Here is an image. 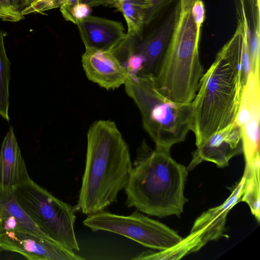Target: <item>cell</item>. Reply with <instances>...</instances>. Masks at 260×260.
<instances>
[{"label":"cell","mask_w":260,"mask_h":260,"mask_svg":"<svg viewBox=\"0 0 260 260\" xmlns=\"http://www.w3.org/2000/svg\"><path fill=\"white\" fill-rule=\"evenodd\" d=\"M15 252L29 260H82L76 255L46 238L28 233H18L9 240Z\"/></svg>","instance_id":"15"},{"label":"cell","mask_w":260,"mask_h":260,"mask_svg":"<svg viewBox=\"0 0 260 260\" xmlns=\"http://www.w3.org/2000/svg\"><path fill=\"white\" fill-rule=\"evenodd\" d=\"M150 7L144 0H118L116 8L125 18L128 36L136 38L140 36L145 25L146 11Z\"/></svg>","instance_id":"18"},{"label":"cell","mask_w":260,"mask_h":260,"mask_svg":"<svg viewBox=\"0 0 260 260\" xmlns=\"http://www.w3.org/2000/svg\"><path fill=\"white\" fill-rule=\"evenodd\" d=\"M10 62L4 45V36L0 28V116L9 121V82Z\"/></svg>","instance_id":"19"},{"label":"cell","mask_w":260,"mask_h":260,"mask_svg":"<svg viewBox=\"0 0 260 260\" xmlns=\"http://www.w3.org/2000/svg\"><path fill=\"white\" fill-rule=\"evenodd\" d=\"M12 191L24 211L48 238L70 251L80 250L74 231V207L31 178Z\"/></svg>","instance_id":"6"},{"label":"cell","mask_w":260,"mask_h":260,"mask_svg":"<svg viewBox=\"0 0 260 260\" xmlns=\"http://www.w3.org/2000/svg\"><path fill=\"white\" fill-rule=\"evenodd\" d=\"M4 250L14 252L15 248L6 236L0 234V251Z\"/></svg>","instance_id":"26"},{"label":"cell","mask_w":260,"mask_h":260,"mask_svg":"<svg viewBox=\"0 0 260 260\" xmlns=\"http://www.w3.org/2000/svg\"><path fill=\"white\" fill-rule=\"evenodd\" d=\"M179 7L178 1L161 24L145 39L136 42L135 37L128 36L129 49L144 60V70L140 75H155L170 39Z\"/></svg>","instance_id":"11"},{"label":"cell","mask_w":260,"mask_h":260,"mask_svg":"<svg viewBox=\"0 0 260 260\" xmlns=\"http://www.w3.org/2000/svg\"><path fill=\"white\" fill-rule=\"evenodd\" d=\"M90 7L78 2L73 5L62 16L67 21L77 24L78 22L90 15Z\"/></svg>","instance_id":"21"},{"label":"cell","mask_w":260,"mask_h":260,"mask_svg":"<svg viewBox=\"0 0 260 260\" xmlns=\"http://www.w3.org/2000/svg\"><path fill=\"white\" fill-rule=\"evenodd\" d=\"M81 63L88 80L108 90L124 85L129 76L112 51L85 49Z\"/></svg>","instance_id":"10"},{"label":"cell","mask_w":260,"mask_h":260,"mask_svg":"<svg viewBox=\"0 0 260 260\" xmlns=\"http://www.w3.org/2000/svg\"><path fill=\"white\" fill-rule=\"evenodd\" d=\"M187 174V168L175 160L170 150L153 149L143 140L124 189L125 205L150 216H178L187 202L184 193Z\"/></svg>","instance_id":"3"},{"label":"cell","mask_w":260,"mask_h":260,"mask_svg":"<svg viewBox=\"0 0 260 260\" xmlns=\"http://www.w3.org/2000/svg\"><path fill=\"white\" fill-rule=\"evenodd\" d=\"M78 2L85 4L90 7L102 5L116 8L118 0H78Z\"/></svg>","instance_id":"25"},{"label":"cell","mask_w":260,"mask_h":260,"mask_svg":"<svg viewBox=\"0 0 260 260\" xmlns=\"http://www.w3.org/2000/svg\"><path fill=\"white\" fill-rule=\"evenodd\" d=\"M67 0H34L21 11L23 16L31 13H43L46 11L60 8Z\"/></svg>","instance_id":"20"},{"label":"cell","mask_w":260,"mask_h":260,"mask_svg":"<svg viewBox=\"0 0 260 260\" xmlns=\"http://www.w3.org/2000/svg\"><path fill=\"white\" fill-rule=\"evenodd\" d=\"M191 10L197 30L200 32L201 26L205 17V9L203 1L196 0L194 1Z\"/></svg>","instance_id":"24"},{"label":"cell","mask_w":260,"mask_h":260,"mask_svg":"<svg viewBox=\"0 0 260 260\" xmlns=\"http://www.w3.org/2000/svg\"><path fill=\"white\" fill-rule=\"evenodd\" d=\"M124 85L155 147L170 150L174 145L185 140L192 131L191 103L180 104L169 99L157 88L153 76L129 75Z\"/></svg>","instance_id":"5"},{"label":"cell","mask_w":260,"mask_h":260,"mask_svg":"<svg viewBox=\"0 0 260 260\" xmlns=\"http://www.w3.org/2000/svg\"><path fill=\"white\" fill-rule=\"evenodd\" d=\"M249 35L247 21L238 19L234 35L218 51L201 79L191 102V131L197 147L235 122L249 73L243 62L249 48Z\"/></svg>","instance_id":"1"},{"label":"cell","mask_w":260,"mask_h":260,"mask_svg":"<svg viewBox=\"0 0 260 260\" xmlns=\"http://www.w3.org/2000/svg\"><path fill=\"white\" fill-rule=\"evenodd\" d=\"M18 233L31 234L49 239L21 207L12 189L0 187V234L10 240Z\"/></svg>","instance_id":"14"},{"label":"cell","mask_w":260,"mask_h":260,"mask_svg":"<svg viewBox=\"0 0 260 260\" xmlns=\"http://www.w3.org/2000/svg\"><path fill=\"white\" fill-rule=\"evenodd\" d=\"M22 9L34 0H20Z\"/></svg>","instance_id":"29"},{"label":"cell","mask_w":260,"mask_h":260,"mask_svg":"<svg viewBox=\"0 0 260 260\" xmlns=\"http://www.w3.org/2000/svg\"><path fill=\"white\" fill-rule=\"evenodd\" d=\"M129 147L115 123L99 120L87 133L84 172L78 207L91 214L117 201L126 186L132 168Z\"/></svg>","instance_id":"2"},{"label":"cell","mask_w":260,"mask_h":260,"mask_svg":"<svg viewBox=\"0 0 260 260\" xmlns=\"http://www.w3.org/2000/svg\"><path fill=\"white\" fill-rule=\"evenodd\" d=\"M85 49L115 51L126 40L121 22L89 15L76 24Z\"/></svg>","instance_id":"13"},{"label":"cell","mask_w":260,"mask_h":260,"mask_svg":"<svg viewBox=\"0 0 260 260\" xmlns=\"http://www.w3.org/2000/svg\"><path fill=\"white\" fill-rule=\"evenodd\" d=\"M259 69L250 70L235 122L241 130L245 165L259 156Z\"/></svg>","instance_id":"8"},{"label":"cell","mask_w":260,"mask_h":260,"mask_svg":"<svg viewBox=\"0 0 260 260\" xmlns=\"http://www.w3.org/2000/svg\"><path fill=\"white\" fill-rule=\"evenodd\" d=\"M241 202L247 203L258 222L260 220L259 157L245 165Z\"/></svg>","instance_id":"17"},{"label":"cell","mask_w":260,"mask_h":260,"mask_svg":"<svg viewBox=\"0 0 260 260\" xmlns=\"http://www.w3.org/2000/svg\"><path fill=\"white\" fill-rule=\"evenodd\" d=\"M7 2L14 10L21 12L22 7L20 0H7Z\"/></svg>","instance_id":"28"},{"label":"cell","mask_w":260,"mask_h":260,"mask_svg":"<svg viewBox=\"0 0 260 260\" xmlns=\"http://www.w3.org/2000/svg\"><path fill=\"white\" fill-rule=\"evenodd\" d=\"M243 153L240 128L234 122L212 135L192 153V159L186 167L191 171L203 161L216 165L218 168L229 166L230 160Z\"/></svg>","instance_id":"9"},{"label":"cell","mask_w":260,"mask_h":260,"mask_svg":"<svg viewBox=\"0 0 260 260\" xmlns=\"http://www.w3.org/2000/svg\"><path fill=\"white\" fill-rule=\"evenodd\" d=\"M21 13L14 10L7 0H0V19L3 21L17 22L23 19Z\"/></svg>","instance_id":"22"},{"label":"cell","mask_w":260,"mask_h":260,"mask_svg":"<svg viewBox=\"0 0 260 260\" xmlns=\"http://www.w3.org/2000/svg\"><path fill=\"white\" fill-rule=\"evenodd\" d=\"M150 5V8L146 11L145 24L151 22L158 13L172 0H144Z\"/></svg>","instance_id":"23"},{"label":"cell","mask_w":260,"mask_h":260,"mask_svg":"<svg viewBox=\"0 0 260 260\" xmlns=\"http://www.w3.org/2000/svg\"><path fill=\"white\" fill-rule=\"evenodd\" d=\"M83 223L93 232L114 233L158 251L171 248L183 239L166 224L138 210L129 215H118L104 210L88 214Z\"/></svg>","instance_id":"7"},{"label":"cell","mask_w":260,"mask_h":260,"mask_svg":"<svg viewBox=\"0 0 260 260\" xmlns=\"http://www.w3.org/2000/svg\"><path fill=\"white\" fill-rule=\"evenodd\" d=\"M77 3L78 0H67L66 3L59 8L62 15L65 14L73 5Z\"/></svg>","instance_id":"27"},{"label":"cell","mask_w":260,"mask_h":260,"mask_svg":"<svg viewBox=\"0 0 260 260\" xmlns=\"http://www.w3.org/2000/svg\"><path fill=\"white\" fill-rule=\"evenodd\" d=\"M244 182L243 175L222 204L204 212L194 221L189 234L202 247L208 242L216 240L223 235L228 214L241 201Z\"/></svg>","instance_id":"12"},{"label":"cell","mask_w":260,"mask_h":260,"mask_svg":"<svg viewBox=\"0 0 260 260\" xmlns=\"http://www.w3.org/2000/svg\"><path fill=\"white\" fill-rule=\"evenodd\" d=\"M30 178L13 127L11 126L0 150V187L12 189Z\"/></svg>","instance_id":"16"},{"label":"cell","mask_w":260,"mask_h":260,"mask_svg":"<svg viewBox=\"0 0 260 260\" xmlns=\"http://www.w3.org/2000/svg\"><path fill=\"white\" fill-rule=\"evenodd\" d=\"M196 0H178L173 29L154 80L169 99L180 104L194 99L204 71L199 55L200 32L191 14Z\"/></svg>","instance_id":"4"}]
</instances>
